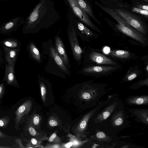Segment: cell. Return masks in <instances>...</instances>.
Wrapping results in <instances>:
<instances>
[{
    "instance_id": "obj_1",
    "label": "cell",
    "mask_w": 148,
    "mask_h": 148,
    "mask_svg": "<svg viewBox=\"0 0 148 148\" xmlns=\"http://www.w3.org/2000/svg\"><path fill=\"white\" fill-rule=\"evenodd\" d=\"M97 4L116 21L117 23L110 25L115 32L127 36L142 47L148 45V39L146 37L133 27L112 9L106 7L98 3Z\"/></svg>"
},
{
    "instance_id": "obj_2",
    "label": "cell",
    "mask_w": 148,
    "mask_h": 148,
    "mask_svg": "<svg viewBox=\"0 0 148 148\" xmlns=\"http://www.w3.org/2000/svg\"><path fill=\"white\" fill-rule=\"evenodd\" d=\"M83 49L84 65H122L119 62L105 55L101 50L85 46Z\"/></svg>"
},
{
    "instance_id": "obj_3",
    "label": "cell",
    "mask_w": 148,
    "mask_h": 148,
    "mask_svg": "<svg viewBox=\"0 0 148 148\" xmlns=\"http://www.w3.org/2000/svg\"><path fill=\"white\" fill-rule=\"evenodd\" d=\"M122 65H84L78 73L88 76L99 78L108 76L122 68Z\"/></svg>"
},
{
    "instance_id": "obj_4",
    "label": "cell",
    "mask_w": 148,
    "mask_h": 148,
    "mask_svg": "<svg viewBox=\"0 0 148 148\" xmlns=\"http://www.w3.org/2000/svg\"><path fill=\"white\" fill-rule=\"evenodd\" d=\"M112 10L134 29L145 36H147L148 33L147 27L139 17L124 9Z\"/></svg>"
},
{
    "instance_id": "obj_5",
    "label": "cell",
    "mask_w": 148,
    "mask_h": 148,
    "mask_svg": "<svg viewBox=\"0 0 148 148\" xmlns=\"http://www.w3.org/2000/svg\"><path fill=\"white\" fill-rule=\"evenodd\" d=\"M42 56L50 57L58 67L67 76H70V72L64 64L61 58L57 53L53 41L49 39L47 41L42 42Z\"/></svg>"
},
{
    "instance_id": "obj_6",
    "label": "cell",
    "mask_w": 148,
    "mask_h": 148,
    "mask_svg": "<svg viewBox=\"0 0 148 148\" xmlns=\"http://www.w3.org/2000/svg\"><path fill=\"white\" fill-rule=\"evenodd\" d=\"M67 34L73 57L77 64L80 65L82 63L83 50L79 45L77 35L73 27H69Z\"/></svg>"
},
{
    "instance_id": "obj_7",
    "label": "cell",
    "mask_w": 148,
    "mask_h": 148,
    "mask_svg": "<svg viewBox=\"0 0 148 148\" xmlns=\"http://www.w3.org/2000/svg\"><path fill=\"white\" fill-rule=\"evenodd\" d=\"M109 57L118 62L123 63L137 60L139 56L136 54L130 51L123 50L111 49L106 54Z\"/></svg>"
},
{
    "instance_id": "obj_8",
    "label": "cell",
    "mask_w": 148,
    "mask_h": 148,
    "mask_svg": "<svg viewBox=\"0 0 148 148\" xmlns=\"http://www.w3.org/2000/svg\"><path fill=\"white\" fill-rule=\"evenodd\" d=\"M68 1L75 14L82 21L94 31L102 34L100 29L93 23L87 14L79 6L77 0Z\"/></svg>"
},
{
    "instance_id": "obj_9",
    "label": "cell",
    "mask_w": 148,
    "mask_h": 148,
    "mask_svg": "<svg viewBox=\"0 0 148 148\" xmlns=\"http://www.w3.org/2000/svg\"><path fill=\"white\" fill-rule=\"evenodd\" d=\"M25 23L23 17L19 16L13 18L4 23L0 26V33L9 35L16 32Z\"/></svg>"
},
{
    "instance_id": "obj_10",
    "label": "cell",
    "mask_w": 148,
    "mask_h": 148,
    "mask_svg": "<svg viewBox=\"0 0 148 148\" xmlns=\"http://www.w3.org/2000/svg\"><path fill=\"white\" fill-rule=\"evenodd\" d=\"M108 101L107 100H106L103 103L100 104L99 106L96 107L84 116L76 125L75 129L74 132L76 136L78 138L85 137L84 132L86 129L87 124L88 121L93 114L98 111V110H99L100 108L102 107L103 105Z\"/></svg>"
},
{
    "instance_id": "obj_11",
    "label": "cell",
    "mask_w": 148,
    "mask_h": 148,
    "mask_svg": "<svg viewBox=\"0 0 148 148\" xmlns=\"http://www.w3.org/2000/svg\"><path fill=\"white\" fill-rule=\"evenodd\" d=\"M74 27L77 35L83 41L89 42L93 38L97 39L99 37L97 34L79 22H77L75 27Z\"/></svg>"
},
{
    "instance_id": "obj_12",
    "label": "cell",
    "mask_w": 148,
    "mask_h": 148,
    "mask_svg": "<svg viewBox=\"0 0 148 148\" xmlns=\"http://www.w3.org/2000/svg\"><path fill=\"white\" fill-rule=\"evenodd\" d=\"M56 50L66 66L69 69L71 64L63 42L61 38L58 35L54 37Z\"/></svg>"
},
{
    "instance_id": "obj_13",
    "label": "cell",
    "mask_w": 148,
    "mask_h": 148,
    "mask_svg": "<svg viewBox=\"0 0 148 148\" xmlns=\"http://www.w3.org/2000/svg\"><path fill=\"white\" fill-rule=\"evenodd\" d=\"M2 47L4 61L8 64L14 66L21 49H12L4 46Z\"/></svg>"
},
{
    "instance_id": "obj_14",
    "label": "cell",
    "mask_w": 148,
    "mask_h": 148,
    "mask_svg": "<svg viewBox=\"0 0 148 148\" xmlns=\"http://www.w3.org/2000/svg\"><path fill=\"white\" fill-rule=\"evenodd\" d=\"M143 73V71L138 65L131 66L122 79L121 83L131 81L141 75Z\"/></svg>"
},
{
    "instance_id": "obj_15",
    "label": "cell",
    "mask_w": 148,
    "mask_h": 148,
    "mask_svg": "<svg viewBox=\"0 0 148 148\" xmlns=\"http://www.w3.org/2000/svg\"><path fill=\"white\" fill-rule=\"evenodd\" d=\"M5 73L3 81H5L9 84L16 85L18 83L15 74L14 66L8 64L4 61Z\"/></svg>"
},
{
    "instance_id": "obj_16",
    "label": "cell",
    "mask_w": 148,
    "mask_h": 148,
    "mask_svg": "<svg viewBox=\"0 0 148 148\" xmlns=\"http://www.w3.org/2000/svg\"><path fill=\"white\" fill-rule=\"evenodd\" d=\"M27 50L30 58L39 63L42 62V60L41 54L32 41L30 42L27 45Z\"/></svg>"
},
{
    "instance_id": "obj_17",
    "label": "cell",
    "mask_w": 148,
    "mask_h": 148,
    "mask_svg": "<svg viewBox=\"0 0 148 148\" xmlns=\"http://www.w3.org/2000/svg\"><path fill=\"white\" fill-rule=\"evenodd\" d=\"M32 105V101L28 100L23 104L16 111V120L19 123L23 117L27 115L31 110Z\"/></svg>"
},
{
    "instance_id": "obj_18",
    "label": "cell",
    "mask_w": 148,
    "mask_h": 148,
    "mask_svg": "<svg viewBox=\"0 0 148 148\" xmlns=\"http://www.w3.org/2000/svg\"><path fill=\"white\" fill-rule=\"evenodd\" d=\"M117 104V103L115 102L109 105L96 118L95 122H100L107 119L114 110Z\"/></svg>"
},
{
    "instance_id": "obj_19",
    "label": "cell",
    "mask_w": 148,
    "mask_h": 148,
    "mask_svg": "<svg viewBox=\"0 0 148 148\" xmlns=\"http://www.w3.org/2000/svg\"><path fill=\"white\" fill-rule=\"evenodd\" d=\"M21 42L16 38H7L0 41L2 46L12 49H20Z\"/></svg>"
},
{
    "instance_id": "obj_20",
    "label": "cell",
    "mask_w": 148,
    "mask_h": 148,
    "mask_svg": "<svg viewBox=\"0 0 148 148\" xmlns=\"http://www.w3.org/2000/svg\"><path fill=\"white\" fill-rule=\"evenodd\" d=\"M126 103L129 104L142 105L148 103V96L143 95L139 96H132L126 99Z\"/></svg>"
},
{
    "instance_id": "obj_21",
    "label": "cell",
    "mask_w": 148,
    "mask_h": 148,
    "mask_svg": "<svg viewBox=\"0 0 148 148\" xmlns=\"http://www.w3.org/2000/svg\"><path fill=\"white\" fill-rule=\"evenodd\" d=\"M81 8L83 9L86 13L88 14L92 19L101 27L102 24L100 22L98 21L94 15L92 9L88 4L84 0H77Z\"/></svg>"
},
{
    "instance_id": "obj_22",
    "label": "cell",
    "mask_w": 148,
    "mask_h": 148,
    "mask_svg": "<svg viewBox=\"0 0 148 148\" xmlns=\"http://www.w3.org/2000/svg\"><path fill=\"white\" fill-rule=\"evenodd\" d=\"M28 131L31 135L35 137L38 140L43 141L47 140L48 138L46 134L43 133L39 132L32 126L29 127Z\"/></svg>"
},
{
    "instance_id": "obj_23",
    "label": "cell",
    "mask_w": 148,
    "mask_h": 148,
    "mask_svg": "<svg viewBox=\"0 0 148 148\" xmlns=\"http://www.w3.org/2000/svg\"><path fill=\"white\" fill-rule=\"evenodd\" d=\"M144 86H148V77L138 81L137 82L134 83L130 87V88L132 89H136Z\"/></svg>"
},
{
    "instance_id": "obj_24",
    "label": "cell",
    "mask_w": 148,
    "mask_h": 148,
    "mask_svg": "<svg viewBox=\"0 0 148 148\" xmlns=\"http://www.w3.org/2000/svg\"><path fill=\"white\" fill-rule=\"evenodd\" d=\"M41 121V116L38 114H34L32 119V124L34 127H38Z\"/></svg>"
},
{
    "instance_id": "obj_25",
    "label": "cell",
    "mask_w": 148,
    "mask_h": 148,
    "mask_svg": "<svg viewBox=\"0 0 148 148\" xmlns=\"http://www.w3.org/2000/svg\"><path fill=\"white\" fill-rule=\"evenodd\" d=\"M132 10L133 12L146 16L148 17V10H143L136 7H133Z\"/></svg>"
},
{
    "instance_id": "obj_26",
    "label": "cell",
    "mask_w": 148,
    "mask_h": 148,
    "mask_svg": "<svg viewBox=\"0 0 148 148\" xmlns=\"http://www.w3.org/2000/svg\"><path fill=\"white\" fill-rule=\"evenodd\" d=\"M49 142L59 143L60 142V138L57 136L55 133L53 134L50 136L49 139Z\"/></svg>"
},
{
    "instance_id": "obj_27",
    "label": "cell",
    "mask_w": 148,
    "mask_h": 148,
    "mask_svg": "<svg viewBox=\"0 0 148 148\" xmlns=\"http://www.w3.org/2000/svg\"><path fill=\"white\" fill-rule=\"evenodd\" d=\"M42 140H38L34 138L31 139L30 142L31 145L35 147H39L40 146V144Z\"/></svg>"
},
{
    "instance_id": "obj_28",
    "label": "cell",
    "mask_w": 148,
    "mask_h": 148,
    "mask_svg": "<svg viewBox=\"0 0 148 148\" xmlns=\"http://www.w3.org/2000/svg\"><path fill=\"white\" fill-rule=\"evenodd\" d=\"M0 44V67H3V64L4 63V61L3 56V52L2 51Z\"/></svg>"
},
{
    "instance_id": "obj_29",
    "label": "cell",
    "mask_w": 148,
    "mask_h": 148,
    "mask_svg": "<svg viewBox=\"0 0 148 148\" xmlns=\"http://www.w3.org/2000/svg\"><path fill=\"white\" fill-rule=\"evenodd\" d=\"M123 122V119L119 116L117 117L114 120V123L116 125H121Z\"/></svg>"
},
{
    "instance_id": "obj_30",
    "label": "cell",
    "mask_w": 148,
    "mask_h": 148,
    "mask_svg": "<svg viewBox=\"0 0 148 148\" xmlns=\"http://www.w3.org/2000/svg\"><path fill=\"white\" fill-rule=\"evenodd\" d=\"M49 123L50 126L52 127L56 126L58 124V122L57 121L53 118L49 120Z\"/></svg>"
},
{
    "instance_id": "obj_31",
    "label": "cell",
    "mask_w": 148,
    "mask_h": 148,
    "mask_svg": "<svg viewBox=\"0 0 148 148\" xmlns=\"http://www.w3.org/2000/svg\"><path fill=\"white\" fill-rule=\"evenodd\" d=\"M135 6L140 8L148 10V6L147 5L138 4L136 5Z\"/></svg>"
},
{
    "instance_id": "obj_32",
    "label": "cell",
    "mask_w": 148,
    "mask_h": 148,
    "mask_svg": "<svg viewBox=\"0 0 148 148\" xmlns=\"http://www.w3.org/2000/svg\"><path fill=\"white\" fill-rule=\"evenodd\" d=\"M96 136L99 138H105L106 135L103 132H100L97 133Z\"/></svg>"
},
{
    "instance_id": "obj_33",
    "label": "cell",
    "mask_w": 148,
    "mask_h": 148,
    "mask_svg": "<svg viewBox=\"0 0 148 148\" xmlns=\"http://www.w3.org/2000/svg\"><path fill=\"white\" fill-rule=\"evenodd\" d=\"M145 66L144 68V70L148 75V62L145 63Z\"/></svg>"
},
{
    "instance_id": "obj_34",
    "label": "cell",
    "mask_w": 148,
    "mask_h": 148,
    "mask_svg": "<svg viewBox=\"0 0 148 148\" xmlns=\"http://www.w3.org/2000/svg\"><path fill=\"white\" fill-rule=\"evenodd\" d=\"M72 145H73V143L71 142L70 141L69 142L66 144L64 146L66 148H69Z\"/></svg>"
},
{
    "instance_id": "obj_35",
    "label": "cell",
    "mask_w": 148,
    "mask_h": 148,
    "mask_svg": "<svg viewBox=\"0 0 148 148\" xmlns=\"http://www.w3.org/2000/svg\"><path fill=\"white\" fill-rule=\"evenodd\" d=\"M4 125V123L3 120H0V126L3 127Z\"/></svg>"
},
{
    "instance_id": "obj_36",
    "label": "cell",
    "mask_w": 148,
    "mask_h": 148,
    "mask_svg": "<svg viewBox=\"0 0 148 148\" xmlns=\"http://www.w3.org/2000/svg\"><path fill=\"white\" fill-rule=\"evenodd\" d=\"M145 1H147V2L148 1V0H143Z\"/></svg>"
},
{
    "instance_id": "obj_37",
    "label": "cell",
    "mask_w": 148,
    "mask_h": 148,
    "mask_svg": "<svg viewBox=\"0 0 148 148\" xmlns=\"http://www.w3.org/2000/svg\"><path fill=\"white\" fill-rule=\"evenodd\" d=\"M3 0V1H7V0Z\"/></svg>"
}]
</instances>
